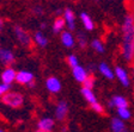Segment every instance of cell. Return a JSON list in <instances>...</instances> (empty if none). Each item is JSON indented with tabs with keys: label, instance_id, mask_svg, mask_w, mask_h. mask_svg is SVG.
<instances>
[{
	"label": "cell",
	"instance_id": "cell-14",
	"mask_svg": "<svg viewBox=\"0 0 134 132\" xmlns=\"http://www.w3.org/2000/svg\"><path fill=\"white\" fill-rule=\"evenodd\" d=\"M60 39H61V43L64 44V47L66 48H73L74 47V43H75V39L73 37L72 32L71 31H67L64 30L60 35Z\"/></svg>",
	"mask_w": 134,
	"mask_h": 132
},
{
	"label": "cell",
	"instance_id": "cell-19",
	"mask_svg": "<svg viewBox=\"0 0 134 132\" xmlns=\"http://www.w3.org/2000/svg\"><path fill=\"white\" fill-rule=\"evenodd\" d=\"M66 28V22H65L64 17H56L53 23V32L54 33H61Z\"/></svg>",
	"mask_w": 134,
	"mask_h": 132
},
{
	"label": "cell",
	"instance_id": "cell-27",
	"mask_svg": "<svg viewBox=\"0 0 134 132\" xmlns=\"http://www.w3.org/2000/svg\"><path fill=\"white\" fill-rule=\"evenodd\" d=\"M90 107L92 108V111H95L98 114H103L104 113V107L102 106V104H99L98 101L93 102V104H90Z\"/></svg>",
	"mask_w": 134,
	"mask_h": 132
},
{
	"label": "cell",
	"instance_id": "cell-3",
	"mask_svg": "<svg viewBox=\"0 0 134 132\" xmlns=\"http://www.w3.org/2000/svg\"><path fill=\"white\" fill-rule=\"evenodd\" d=\"M13 33L16 36V39L18 41V43L24 48H31L32 47V41L30 33L25 30L23 26L20 25H14L13 26Z\"/></svg>",
	"mask_w": 134,
	"mask_h": 132
},
{
	"label": "cell",
	"instance_id": "cell-2",
	"mask_svg": "<svg viewBox=\"0 0 134 132\" xmlns=\"http://www.w3.org/2000/svg\"><path fill=\"white\" fill-rule=\"evenodd\" d=\"M1 101L5 104L7 107L11 108H19L24 104V96L19 92H11L8 91L1 96Z\"/></svg>",
	"mask_w": 134,
	"mask_h": 132
},
{
	"label": "cell",
	"instance_id": "cell-15",
	"mask_svg": "<svg viewBox=\"0 0 134 132\" xmlns=\"http://www.w3.org/2000/svg\"><path fill=\"white\" fill-rule=\"evenodd\" d=\"M111 131L113 132H128V129L125 125V120H122L119 117H115L111 119Z\"/></svg>",
	"mask_w": 134,
	"mask_h": 132
},
{
	"label": "cell",
	"instance_id": "cell-4",
	"mask_svg": "<svg viewBox=\"0 0 134 132\" xmlns=\"http://www.w3.org/2000/svg\"><path fill=\"white\" fill-rule=\"evenodd\" d=\"M16 82L19 85H25L30 88L35 87V76L31 72L28 70H19L16 75Z\"/></svg>",
	"mask_w": 134,
	"mask_h": 132
},
{
	"label": "cell",
	"instance_id": "cell-38",
	"mask_svg": "<svg viewBox=\"0 0 134 132\" xmlns=\"http://www.w3.org/2000/svg\"><path fill=\"white\" fill-rule=\"evenodd\" d=\"M96 1H98V0H96Z\"/></svg>",
	"mask_w": 134,
	"mask_h": 132
},
{
	"label": "cell",
	"instance_id": "cell-35",
	"mask_svg": "<svg viewBox=\"0 0 134 132\" xmlns=\"http://www.w3.org/2000/svg\"><path fill=\"white\" fill-rule=\"evenodd\" d=\"M35 132H48V131H43V130H40V129H37Z\"/></svg>",
	"mask_w": 134,
	"mask_h": 132
},
{
	"label": "cell",
	"instance_id": "cell-9",
	"mask_svg": "<svg viewBox=\"0 0 134 132\" xmlns=\"http://www.w3.org/2000/svg\"><path fill=\"white\" fill-rule=\"evenodd\" d=\"M72 74H73L74 80L80 83H83L84 81L86 80V77L89 76V72H87L83 66H80V64H78L77 67L72 68Z\"/></svg>",
	"mask_w": 134,
	"mask_h": 132
},
{
	"label": "cell",
	"instance_id": "cell-28",
	"mask_svg": "<svg viewBox=\"0 0 134 132\" xmlns=\"http://www.w3.org/2000/svg\"><path fill=\"white\" fill-rule=\"evenodd\" d=\"M11 88V85H7V83H4L1 82L0 83V96H3L5 93H7Z\"/></svg>",
	"mask_w": 134,
	"mask_h": 132
},
{
	"label": "cell",
	"instance_id": "cell-10",
	"mask_svg": "<svg viewBox=\"0 0 134 132\" xmlns=\"http://www.w3.org/2000/svg\"><path fill=\"white\" fill-rule=\"evenodd\" d=\"M129 104L127 101L125 96L122 95H114L111 99L108 101V107L109 108H120V107H128Z\"/></svg>",
	"mask_w": 134,
	"mask_h": 132
},
{
	"label": "cell",
	"instance_id": "cell-18",
	"mask_svg": "<svg viewBox=\"0 0 134 132\" xmlns=\"http://www.w3.org/2000/svg\"><path fill=\"white\" fill-rule=\"evenodd\" d=\"M34 42L36 43V45H38L40 48H46L48 44V38L44 36V33L42 31H36L34 33Z\"/></svg>",
	"mask_w": 134,
	"mask_h": 132
},
{
	"label": "cell",
	"instance_id": "cell-39",
	"mask_svg": "<svg viewBox=\"0 0 134 132\" xmlns=\"http://www.w3.org/2000/svg\"><path fill=\"white\" fill-rule=\"evenodd\" d=\"M133 63H134V62H133Z\"/></svg>",
	"mask_w": 134,
	"mask_h": 132
},
{
	"label": "cell",
	"instance_id": "cell-12",
	"mask_svg": "<svg viewBox=\"0 0 134 132\" xmlns=\"http://www.w3.org/2000/svg\"><path fill=\"white\" fill-rule=\"evenodd\" d=\"M46 87H47V89L50 93L56 94L61 91V82H60V80H59L58 77L50 76L46 81Z\"/></svg>",
	"mask_w": 134,
	"mask_h": 132
},
{
	"label": "cell",
	"instance_id": "cell-34",
	"mask_svg": "<svg viewBox=\"0 0 134 132\" xmlns=\"http://www.w3.org/2000/svg\"><path fill=\"white\" fill-rule=\"evenodd\" d=\"M66 131H67V127L64 126V127H62V130H61V132H66Z\"/></svg>",
	"mask_w": 134,
	"mask_h": 132
},
{
	"label": "cell",
	"instance_id": "cell-23",
	"mask_svg": "<svg viewBox=\"0 0 134 132\" xmlns=\"http://www.w3.org/2000/svg\"><path fill=\"white\" fill-rule=\"evenodd\" d=\"M91 48L95 50L97 54H103V52L105 51V49H104V44L102 43L99 39H97V38L92 39V42H91Z\"/></svg>",
	"mask_w": 134,
	"mask_h": 132
},
{
	"label": "cell",
	"instance_id": "cell-26",
	"mask_svg": "<svg viewBox=\"0 0 134 132\" xmlns=\"http://www.w3.org/2000/svg\"><path fill=\"white\" fill-rule=\"evenodd\" d=\"M67 63H68V66L71 68H74V67H77L79 64V60L75 55H68L67 56Z\"/></svg>",
	"mask_w": 134,
	"mask_h": 132
},
{
	"label": "cell",
	"instance_id": "cell-7",
	"mask_svg": "<svg viewBox=\"0 0 134 132\" xmlns=\"http://www.w3.org/2000/svg\"><path fill=\"white\" fill-rule=\"evenodd\" d=\"M115 76L125 87H129V85H131V76H129V74L127 73V70L125 68H122L120 66L115 67Z\"/></svg>",
	"mask_w": 134,
	"mask_h": 132
},
{
	"label": "cell",
	"instance_id": "cell-29",
	"mask_svg": "<svg viewBox=\"0 0 134 132\" xmlns=\"http://www.w3.org/2000/svg\"><path fill=\"white\" fill-rule=\"evenodd\" d=\"M96 69H97V67H96L95 63H89V64L86 66V70L89 72V74H92V73L95 72Z\"/></svg>",
	"mask_w": 134,
	"mask_h": 132
},
{
	"label": "cell",
	"instance_id": "cell-31",
	"mask_svg": "<svg viewBox=\"0 0 134 132\" xmlns=\"http://www.w3.org/2000/svg\"><path fill=\"white\" fill-rule=\"evenodd\" d=\"M4 25H5V22H4V19L0 18V33L3 32V30H4Z\"/></svg>",
	"mask_w": 134,
	"mask_h": 132
},
{
	"label": "cell",
	"instance_id": "cell-32",
	"mask_svg": "<svg viewBox=\"0 0 134 132\" xmlns=\"http://www.w3.org/2000/svg\"><path fill=\"white\" fill-rule=\"evenodd\" d=\"M62 13H64V10H61V8H58V10H55V14H56V16H61Z\"/></svg>",
	"mask_w": 134,
	"mask_h": 132
},
{
	"label": "cell",
	"instance_id": "cell-16",
	"mask_svg": "<svg viewBox=\"0 0 134 132\" xmlns=\"http://www.w3.org/2000/svg\"><path fill=\"white\" fill-rule=\"evenodd\" d=\"M97 69H98V72H99L100 74L103 75L104 77H107L108 80H113V79L115 77L114 72H113L111 68H110V67H109L108 64L105 63V62H102V63L98 64Z\"/></svg>",
	"mask_w": 134,
	"mask_h": 132
},
{
	"label": "cell",
	"instance_id": "cell-1",
	"mask_svg": "<svg viewBox=\"0 0 134 132\" xmlns=\"http://www.w3.org/2000/svg\"><path fill=\"white\" fill-rule=\"evenodd\" d=\"M121 54L128 63L134 62V13L125 16L121 26Z\"/></svg>",
	"mask_w": 134,
	"mask_h": 132
},
{
	"label": "cell",
	"instance_id": "cell-11",
	"mask_svg": "<svg viewBox=\"0 0 134 132\" xmlns=\"http://www.w3.org/2000/svg\"><path fill=\"white\" fill-rule=\"evenodd\" d=\"M16 75L17 72L12 67H6L1 73V81L4 83H7V85H12L16 81Z\"/></svg>",
	"mask_w": 134,
	"mask_h": 132
},
{
	"label": "cell",
	"instance_id": "cell-8",
	"mask_svg": "<svg viewBox=\"0 0 134 132\" xmlns=\"http://www.w3.org/2000/svg\"><path fill=\"white\" fill-rule=\"evenodd\" d=\"M62 17H64L65 22H66L67 29L70 31L75 30V16H74V12L72 11V8H70V7L65 8Z\"/></svg>",
	"mask_w": 134,
	"mask_h": 132
},
{
	"label": "cell",
	"instance_id": "cell-20",
	"mask_svg": "<svg viewBox=\"0 0 134 132\" xmlns=\"http://www.w3.org/2000/svg\"><path fill=\"white\" fill-rule=\"evenodd\" d=\"M81 95H83V98L85 100H86L89 104H93V102L97 101V99H96V95L95 93L92 92L91 88H86V87H83L80 91Z\"/></svg>",
	"mask_w": 134,
	"mask_h": 132
},
{
	"label": "cell",
	"instance_id": "cell-24",
	"mask_svg": "<svg viewBox=\"0 0 134 132\" xmlns=\"http://www.w3.org/2000/svg\"><path fill=\"white\" fill-rule=\"evenodd\" d=\"M30 12L34 17H42L43 14H44V8L42 7L41 5H35V6L31 7Z\"/></svg>",
	"mask_w": 134,
	"mask_h": 132
},
{
	"label": "cell",
	"instance_id": "cell-25",
	"mask_svg": "<svg viewBox=\"0 0 134 132\" xmlns=\"http://www.w3.org/2000/svg\"><path fill=\"white\" fill-rule=\"evenodd\" d=\"M96 83V79L95 76H93V74H89V76L86 77V80L83 82V87H86V88H93V86H95Z\"/></svg>",
	"mask_w": 134,
	"mask_h": 132
},
{
	"label": "cell",
	"instance_id": "cell-37",
	"mask_svg": "<svg viewBox=\"0 0 134 132\" xmlns=\"http://www.w3.org/2000/svg\"><path fill=\"white\" fill-rule=\"evenodd\" d=\"M0 132H5V131H4V130H3V129H0Z\"/></svg>",
	"mask_w": 134,
	"mask_h": 132
},
{
	"label": "cell",
	"instance_id": "cell-5",
	"mask_svg": "<svg viewBox=\"0 0 134 132\" xmlns=\"http://www.w3.org/2000/svg\"><path fill=\"white\" fill-rule=\"evenodd\" d=\"M0 62L5 67H12L16 62L14 54L10 49H0Z\"/></svg>",
	"mask_w": 134,
	"mask_h": 132
},
{
	"label": "cell",
	"instance_id": "cell-21",
	"mask_svg": "<svg viewBox=\"0 0 134 132\" xmlns=\"http://www.w3.org/2000/svg\"><path fill=\"white\" fill-rule=\"evenodd\" d=\"M77 43H78L80 49H85L87 47V37L86 33L83 31H78L77 32Z\"/></svg>",
	"mask_w": 134,
	"mask_h": 132
},
{
	"label": "cell",
	"instance_id": "cell-6",
	"mask_svg": "<svg viewBox=\"0 0 134 132\" xmlns=\"http://www.w3.org/2000/svg\"><path fill=\"white\" fill-rule=\"evenodd\" d=\"M68 104L64 100L59 101L56 104V107H55V118L58 119L59 121H64L65 119L67 118V114H68Z\"/></svg>",
	"mask_w": 134,
	"mask_h": 132
},
{
	"label": "cell",
	"instance_id": "cell-33",
	"mask_svg": "<svg viewBox=\"0 0 134 132\" xmlns=\"http://www.w3.org/2000/svg\"><path fill=\"white\" fill-rule=\"evenodd\" d=\"M46 28H47V24H46V23H41V24H40V30H44Z\"/></svg>",
	"mask_w": 134,
	"mask_h": 132
},
{
	"label": "cell",
	"instance_id": "cell-13",
	"mask_svg": "<svg viewBox=\"0 0 134 132\" xmlns=\"http://www.w3.org/2000/svg\"><path fill=\"white\" fill-rule=\"evenodd\" d=\"M54 126H55V121H54L53 118H49V117L40 119L38 123H37V129L43 130V131H48V132L52 131L54 129Z\"/></svg>",
	"mask_w": 134,
	"mask_h": 132
},
{
	"label": "cell",
	"instance_id": "cell-17",
	"mask_svg": "<svg viewBox=\"0 0 134 132\" xmlns=\"http://www.w3.org/2000/svg\"><path fill=\"white\" fill-rule=\"evenodd\" d=\"M79 17H80V20L84 25V29L86 31H92L95 29V23H93L92 18L86 13V12H81Z\"/></svg>",
	"mask_w": 134,
	"mask_h": 132
},
{
	"label": "cell",
	"instance_id": "cell-30",
	"mask_svg": "<svg viewBox=\"0 0 134 132\" xmlns=\"http://www.w3.org/2000/svg\"><path fill=\"white\" fill-rule=\"evenodd\" d=\"M131 77L134 82V63H132V66H131Z\"/></svg>",
	"mask_w": 134,
	"mask_h": 132
},
{
	"label": "cell",
	"instance_id": "cell-36",
	"mask_svg": "<svg viewBox=\"0 0 134 132\" xmlns=\"http://www.w3.org/2000/svg\"><path fill=\"white\" fill-rule=\"evenodd\" d=\"M132 4H133V7H132V12H133V13H134V1H133V3H132Z\"/></svg>",
	"mask_w": 134,
	"mask_h": 132
},
{
	"label": "cell",
	"instance_id": "cell-22",
	"mask_svg": "<svg viewBox=\"0 0 134 132\" xmlns=\"http://www.w3.org/2000/svg\"><path fill=\"white\" fill-rule=\"evenodd\" d=\"M116 112H117L119 118H121L122 120H128V119H131V117H132V113H131V111L128 110V107L116 108Z\"/></svg>",
	"mask_w": 134,
	"mask_h": 132
}]
</instances>
